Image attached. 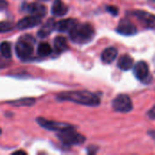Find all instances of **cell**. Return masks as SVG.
Wrapping results in <instances>:
<instances>
[{"label":"cell","mask_w":155,"mask_h":155,"mask_svg":"<svg viewBox=\"0 0 155 155\" xmlns=\"http://www.w3.org/2000/svg\"><path fill=\"white\" fill-rule=\"evenodd\" d=\"M41 22H42V20H41L40 16L29 15V16H26V17L21 19L17 23V27L21 30H25V29L32 28V27L41 24Z\"/></svg>","instance_id":"obj_10"},{"label":"cell","mask_w":155,"mask_h":155,"mask_svg":"<svg viewBox=\"0 0 155 155\" xmlns=\"http://www.w3.org/2000/svg\"><path fill=\"white\" fill-rule=\"evenodd\" d=\"M117 33L123 35H134L137 33V28L136 26L129 20V19H123L120 21L117 28H116Z\"/></svg>","instance_id":"obj_9"},{"label":"cell","mask_w":155,"mask_h":155,"mask_svg":"<svg viewBox=\"0 0 155 155\" xmlns=\"http://www.w3.org/2000/svg\"><path fill=\"white\" fill-rule=\"evenodd\" d=\"M24 10L30 13L32 15L36 16H44L46 14V7L39 3H30L24 5Z\"/></svg>","instance_id":"obj_11"},{"label":"cell","mask_w":155,"mask_h":155,"mask_svg":"<svg viewBox=\"0 0 155 155\" xmlns=\"http://www.w3.org/2000/svg\"><path fill=\"white\" fill-rule=\"evenodd\" d=\"M57 99L61 101H69L86 106H97L100 104V98L89 91H68L57 94Z\"/></svg>","instance_id":"obj_1"},{"label":"cell","mask_w":155,"mask_h":155,"mask_svg":"<svg viewBox=\"0 0 155 155\" xmlns=\"http://www.w3.org/2000/svg\"><path fill=\"white\" fill-rule=\"evenodd\" d=\"M54 26H55V23L53 19H50L48 20L44 25L43 27L38 31V35L40 37H46L48 36L51 32L54 29Z\"/></svg>","instance_id":"obj_16"},{"label":"cell","mask_w":155,"mask_h":155,"mask_svg":"<svg viewBox=\"0 0 155 155\" xmlns=\"http://www.w3.org/2000/svg\"><path fill=\"white\" fill-rule=\"evenodd\" d=\"M70 38L77 44H85L90 42L94 35V28L90 24H77L70 32Z\"/></svg>","instance_id":"obj_2"},{"label":"cell","mask_w":155,"mask_h":155,"mask_svg":"<svg viewBox=\"0 0 155 155\" xmlns=\"http://www.w3.org/2000/svg\"><path fill=\"white\" fill-rule=\"evenodd\" d=\"M117 54H118V51L116 48L108 47L102 53L101 59H102L103 63L108 64L113 63L115 60V58L117 57Z\"/></svg>","instance_id":"obj_14"},{"label":"cell","mask_w":155,"mask_h":155,"mask_svg":"<svg viewBox=\"0 0 155 155\" xmlns=\"http://www.w3.org/2000/svg\"><path fill=\"white\" fill-rule=\"evenodd\" d=\"M27 38L28 39H25V36L21 37L15 45L16 54L22 60H25L29 58L34 51V47H33L34 39L29 36H27Z\"/></svg>","instance_id":"obj_4"},{"label":"cell","mask_w":155,"mask_h":155,"mask_svg":"<svg viewBox=\"0 0 155 155\" xmlns=\"http://www.w3.org/2000/svg\"><path fill=\"white\" fill-rule=\"evenodd\" d=\"M36 122L45 129L49 131H55V132H63L68 129L74 128L73 125L65 124V123H60V122H54V121H48L45 118L39 117L36 119Z\"/></svg>","instance_id":"obj_6"},{"label":"cell","mask_w":155,"mask_h":155,"mask_svg":"<svg viewBox=\"0 0 155 155\" xmlns=\"http://www.w3.org/2000/svg\"><path fill=\"white\" fill-rule=\"evenodd\" d=\"M134 74L136 79L141 82H147L150 77V70L146 62L140 61L134 67Z\"/></svg>","instance_id":"obj_8"},{"label":"cell","mask_w":155,"mask_h":155,"mask_svg":"<svg viewBox=\"0 0 155 155\" xmlns=\"http://www.w3.org/2000/svg\"><path fill=\"white\" fill-rule=\"evenodd\" d=\"M113 108L118 113H129L133 110V102L129 95L121 94L113 101Z\"/></svg>","instance_id":"obj_5"},{"label":"cell","mask_w":155,"mask_h":155,"mask_svg":"<svg viewBox=\"0 0 155 155\" xmlns=\"http://www.w3.org/2000/svg\"><path fill=\"white\" fill-rule=\"evenodd\" d=\"M68 11V7L63 3L62 0H54L52 5V14L55 16H63Z\"/></svg>","instance_id":"obj_15"},{"label":"cell","mask_w":155,"mask_h":155,"mask_svg":"<svg viewBox=\"0 0 155 155\" xmlns=\"http://www.w3.org/2000/svg\"><path fill=\"white\" fill-rule=\"evenodd\" d=\"M17 153H22V154H25V152H23V151H18V152H15V153H14V154H17Z\"/></svg>","instance_id":"obj_26"},{"label":"cell","mask_w":155,"mask_h":155,"mask_svg":"<svg viewBox=\"0 0 155 155\" xmlns=\"http://www.w3.org/2000/svg\"><path fill=\"white\" fill-rule=\"evenodd\" d=\"M37 54L41 56H48L52 54V48L46 42L40 43L37 47Z\"/></svg>","instance_id":"obj_18"},{"label":"cell","mask_w":155,"mask_h":155,"mask_svg":"<svg viewBox=\"0 0 155 155\" xmlns=\"http://www.w3.org/2000/svg\"><path fill=\"white\" fill-rule=\"evenodd\" d=\"M147 115H148V117L151 118V119H155V106H153L150 111H148Z\"/></svg>","instance_id":"obj_23"},{"label":"cell","mask_w":155,"mask_h":155,"mask_svg":"<svg viewBox=\"0 0 155 155\" xmlns=\"http://www.w3.org/2000/svg\"><path fill=\"white\" fill-rule=\"evenodd\" d=\"M59 140L65 145L72 146V145H79L84 143L85 137L74 131V128L68 129L63 132H59L57 134Z\"/></svg>","instance_id":"obj_3"},{"label":"cell","mask_w":155,"mask_h":155,"mask_svg":"<svg viewBox=\"0 0 155 155\" xmlns=\"http://www.w3.org/2000/svg\"><path fill=\"white\" fill-rule=\"evenodd\" d=\"M54 48L57 52L61 53L64 52L65 50L68 49V45H67V41L64 36H57L54 39Z\"/></svg>","instance_id":"obj_17"},{"label":"cell","mask_w":155,"mask_h":155,"mask_svg":"<svg viewBox=\"0 0 155 155\" xmlns=\"http://www.w3.org/2000/svg\"><path fill=\"white\" fill-rule=\"evenodd\" d=\"M15 27V25L12 22L8 21H2L0 22V33H5L11 31Z\"/></svg>","instance_id":"obj_21"},{"label":"cell","mask_w":155,"mask_h":155,"mask_svg":"<svg viewBox=\"0 0 155 155\" xmlns=\"http://www.w3.org/2000/svg\"><path fill=\"white\" fill-rule=\"evenodd\" d=\"M0 134H1V129H0Z\"/></svg>","instance_id":"obj_27"},{"label":"cell","mask_w":155,"mask_h":155,"mask_svg":"<svg viewBox=\"0 0 155 155\" xmlns=\"http://www.w3.org/2000/svg\"><path fill=\"white\" fill-rule=\"evenodd\" d=\"M106 10H107L109 13H111L113 15H118V12H119L118 7H116V6H114V5L107 6V7H106Z\"/></svg>","instance_id":"obj_22"},{"label":"cell","mask_w":155,"mask_h":155,"mask_svg":"<svg viewBox=\"0 0 155 155\" xmlns=\"http://www.w3.org/2000/svg\"><path fill=\"white\" fill-rule=\"evenodd\" d=\"M148 134H150V135L155 140V131H149V132H148Z\"/></svg>","instance_id":"obj_25"},{"label":"cell","mask_w":155,"mask_h":155,"mask_svg":"<svg viewBox=\"0 0 155 155\" xmlns=\"http://www.w3.org/2000/svg\"><path fill=\"white\" fill-rule=\"evenodd\" d=\"M0 53L5 58H11L12 56V50L11 45L7 42H3L0 44Z\"/></svg>","instance_id":"obj_20"},{"label":"cell","mask_w":155,"mask_h":155,"mask_svg":"<svg viewBox=\"0 0 155 155\" xmlns=\"http://www.w3.org/2000/svg\"><path fill=\"white\" fill-rule=\"evenodd\" d=\"M35 103V100L33 98H23L15 101H9L8 104L15 106H31Z\"/></svg>","instance_id":"obj_19"},{"label":"cell","mask_w":155,"mask_h":155,"mask_svg":"<svg viewBox=\"0 0 155 155\" xmlns=\"http://www.w3.org/2000/svg\"><path fill=\"white\" fill-rule=\"evenodd\" d=\"M6 6H7V2L5 0H0V10L6 8Z\"/></svg>","instance_id":"obj_24"},{"label":"cell","mask_w":155,"mask_h":155,"mask_svg":"<svg viewBox=\"0 0 155 155\" xmlns=\"http://www.w3.org/2000/svg\"><path fill=\"white\" fill-rule=\"evenodd\" d=\"M134 61L133 57L128 54H124L121 55L118 60V64H117L118 67L124 71H128V70L132 69L134 67Z\"/></svg>","instance_id":"obj_13"},{"label":"cell","mask_w":155,"mask_h":155,"mask_svg":"<svg viewBox=\"0 0 155 155\" xmlns=\"http://www.w3.org/2000/svg\"><path fill=\"white\" fill-rule=\"evenodd\" d=\"M77 24L78 22L75 19H64L55 23L54 29H56L58 32H61V33L70 32Z\"/></svg>","instance_id":"obj_12"},{"label":"cell","mask_w":155,"mask_h":155,"mask_svg":"<svg viewBox=\"0 0 155 155\" xmlns=\"http://www.w3.org/2000/svg\"><path fill=\"white\" fill-rule=\"evenodd\" d=\"M133 15L141 22V24L145 28L155 29V15L153 14L143 10H136L133 12Z\"/></svg>","instance_id":"obj_7"}]
</instances>
